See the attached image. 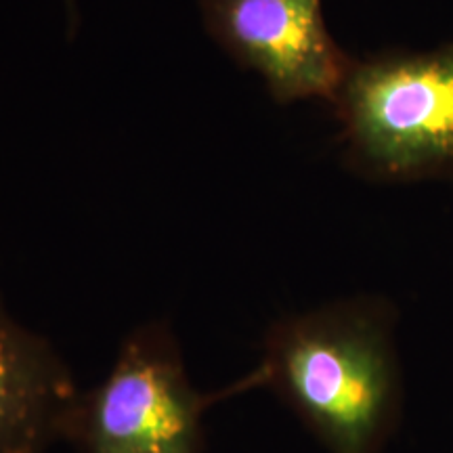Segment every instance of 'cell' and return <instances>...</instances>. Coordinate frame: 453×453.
<instances>
[{
    "label": "cell",
    "mask_w": 453,
    "mask_h": 453,
    "mask_svg": "<svg viewBox=\"0 0 453 453\" xmlns=\"http://www.w3.org/2000/svg\"><path fill=\"white\" fill-rule=\"evenodd\" d=\"M396 326L399 309L382 294L280 317L258 365L226 395L271 390L327 453H384L405 410Z\"/></svg>",
    "instance_id": "cell-1"
},
{
    "label": "cell",
    "mask_w": 453,
    "mask_h": 453,
    "mask_svg": "<svg viewBox=\"0 0 453 453\" xmlns=\"http://www.w3.org/2000/svg\"><path fill=\"white\" fill-rule=\"evenodd\" d=\"M332 110L357 177L387 185L453 179V42L353 59Z\"/></svg>",
    "instance_id": "cell-2"
},
{
    "label": "cell",
    "mask_w": 453,
    "mask_h": 453,
    "mask_svg": "<svg viewBox=\"0 0 453 453\" xmlns=\"http://www.w3.org/2000/svg\"><path fill=\"white\" fill-rule=\"evenodd\" d=\"M226 390L200 393L166 321L124 338L110 373L78 395L64 441L82 453H203V416Z\"/></svg>",
    "instance_id": "cell-3"
},
{
    "label": "cell",
    "mask_w": 453,
    "mask_h": 453,
    "mask_svg": "<svg viewBox=\"0 0 453 453\" xmlns=\"http://www.w3.org/2000/svg\"><path fill=\"white\" fill-rule=\"evenodd\" d=\"M324 0H200L203 26L280 105H334L355 57L327 30Z\"/></svg>",
    "instance_id": "cell-4"
},
{
    "label": "cell",
    "mask_w": 453,
    "mask_h": 453,
    "mask_svg": "<svg viewBox=\"0 0 453 453\" xmlns=\"http://www.w3.org/2000/svg\"><path fill=\"white\" fill-rule=\"evenodd\" d=\"M78 390L70 367L0 298V453H47L64 439Z\"/></svg>",
    "instance_id": "cell-5"
},
{
    "label": "cell",
    "mask_w": 453,
    "mask_h": 453,
    "mask_svg": "<svg viewBox=\"0 0 453 453\" xmlns=\"http://www.w3.org/2000/svg\"><path fill=\"white\" fill-rule=\"evenodd\" d=\"M65 7H67V21H70V26H67V34L73 36L78 30V7H76V0H65Z\"/></svg>",
    "instance_id": "cell-6"
}]
</instances>
